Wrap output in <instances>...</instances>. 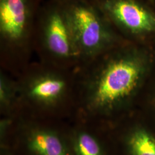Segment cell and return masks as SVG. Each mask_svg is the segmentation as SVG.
<instances>
[{
  "instance_id": "cell-5",
  "label": "cell",
  "mask_w": 155,
  "mask_h": 155,
  "mask_svg": "<svg viewBox=\"0 0 155 155\" xmlns=\"http://www.w3.org/2000/svg\"><path fill=\"white\" fill-rule=\"evenodd\" d=\"M30 0H0V33L12 48L20 47L28 36L31 20Z\"/></svg>"
},
{
  "instance_id": "cell-1",
  "label": "cell",
  "mask_w": 155,
  "mask_h": 155,
  "mask_svg": "<svg viewBox=\"0 0 155 155\" xmlns=\"http://www.w3.org/2000/svg\"><path fill=\"white\" fill-rule=\"evenodd\" d=\"M144 70L143 60L129 54L114 57L89 74L80 86L81 116L89 120L116 108L132 94Z\"/></svg>"
},
{
  "instance_id": "cell-2",
  "label": "cell",
  "mask_w": 155,
  "mask_h": 155,
  "mask_svg": "<svg viewBox=\"0 0 155 155\" xmlns=\"http://www.w3.org/2000/svg\"><path fill=\"white\" fill-rule=\"evenodd\" d=\"M73 82L67 75L53 70L29 73L17 83L19 109L43 116H54L73 101Z\"/></svg>"
},
{
  "instance_id": "cell-7",
  "label": "cell",
  "mask_w": 155,
  "mask_h": 155,
  "mask_svg": "<svg viewBox=\"0 0 155 155\" xmlns=\"http://www.w3.org/2000/svg\"><path fill=\"white\" fill-rule=\"evenodd\" d=\"M25 143L35 155H69L64 139L57 129L32 122L20 123Z\"/></svg>"
},
{
  "instance_id": "cell-4",
  "label": "cell",
  "mask_w": 155,
  "mask_h": 155,
  "mask_svg": "<svg viewBox=\"0 0 155 155\" xmlns=\"http://www.w3.org/2000/svg\"><path fill=\"white\" fill-rule=\"evenodd\" d=\"M44 22V46L50 55L67 63L82 58L67 9L51 10Z\"/></svg>"
},
{
  "instance_id": "cell-10",
  "label": "cell",
  "mask_w": 155,
  "mask_h": 155,
  "mask_svg": "<svg viewBox=\"0 0 155 155\" xmlns=\"http://www.w3.org/2000/svg\"><path fill=\"white\" fill-rule=\"evenodd\" d=\"M132 155H155V139L143 130L134 131L128 140Z\"/></svg>"
},
{
  "instance_id": "cell-8",
  "label": "cell",
  "mask_w": 155,
  "mask_h": 155,
  "mask_svg": "<svg viewBox=\"0 0 155 155\" xmlns=\"http://www.w3.org/2000/svg\"><path fill=\"white\" fill-rule=\"evenodd\" d=\"M0 107L5 117H13L19 109L17 83L2 73L0 75Z\"/></svg>"
},
{
  "instance_id": "cell-9",
  "label": "cell",
  "mask_w": 155,
  "mask_h": 155,
  "mask_svg": "<svg viewBox=\"0 0 155 155\" xmlns=\"http://www.w3.org/2000/svg\"><path fill=\"white\" fill-rule=\"evenodd\" d=\"M85 128H78L73 133L72 144L75 155H104L98 141Z\"/></svg>"
},
{
  "instance_id": "cell-3",
  "label": "cell",
  "mask_w": 155,
  "mask_h": 155,
  "mask_svg": "<svg viewBox=\"0 0 155 155\" xmlns=\"http://www.w3.org/2000/svg\"><path fill=\"white\" fill-rule=\"evenodd\" d=\"M67 9L82 58L95 57L111 44V33L92 7L79 4Z\"/></svg>"
},
{
  "instance_id": "cell-6",
  "label": "cell",
  "mask_w": 155,
  "mask_h": 155,
  "mask_svg": "<svg viewBox=\"0 0 155 155\" xmlns=\"http://www.w3.org/2000/svg\"><path fill=\"white\" fill-rule=\"evenodd\" d=\"M104 9L117 24L130 33L155 32V15L134 0H107Z\"/></svg>"
}]
</instances>
